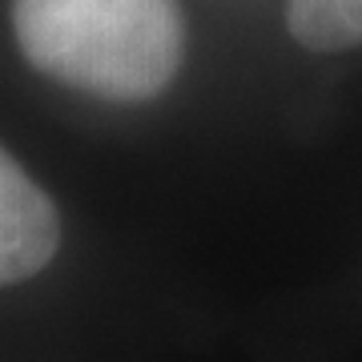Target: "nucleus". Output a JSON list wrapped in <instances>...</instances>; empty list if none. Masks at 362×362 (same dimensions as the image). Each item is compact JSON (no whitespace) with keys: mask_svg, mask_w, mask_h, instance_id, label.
Returning a JSON list of instances; mask_svg holds the SVG:
<instances>
[{"mask_svg":"<svg viewBox=\"0 0 362 362\" xmlns=\"http://www.w3.org/2000/svg\"><path fill=\"white\" fill-rule=\"evenodd\" d=\"M28 65L101 101H153L185 57L177 0H13Z\"/></svg>","mask_w":362,"mask_h":362,"instance_id":"obj_1","label":"nucleus"},{"mask_svg":"<svg viewBox=\"0 0 362 362\" xmlns=\"http://www.w3.org/2000/svg\"><path fill=\"white\" fill-rule=\"evenodd\" d=\"M61 226L49 194L13 153L0 157V282L16 286L40 274L57 254Z\"/></svg>","mask_w":362,"mask_h":362,"instance_id":"obj_2","label":"nucleus"},{"mask_svg":"<svg viewBox=\"0 0 362 362\" xmlns=\"http://www.w3.org/2000/svg\"><path fill=\"white\" fill-rule=\"evenodd\" d=\"M286 25L302 49H354L362 45V0H286Z\"/></svg>","mask_w":362,"mask_h":362,"instance_id":"obj_3","label":"nucleus"}]
</instances>
